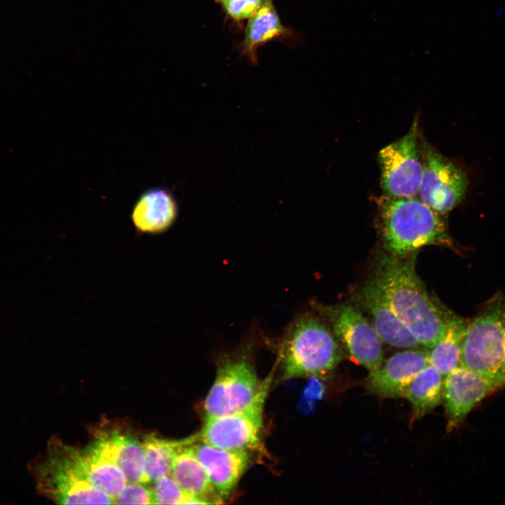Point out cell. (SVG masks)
Listing matches in <instances>:
<instances>
[{"instance_id":"obj_18","label":"cell","mask_w":505,"mask_h":505,"mask_svg":"<svg viewBox=\"0 0 505 505\" xmlns=\"http://www.w3.org/2000/svg\"><path fill=\"white\" fill-rule=\"evenodd\" d=\"M79 460L89 482L112 499L128 481L120 467L93 443L79 448Z\"/></svg>"},{"instance_id":"obj_17","label":"cell","mask_w":505,"mask_h":505,"mask_svg":"<svg viewBox=\"0 0 505 505\" xmlns=\"http://www.w3.org/2000/svg\"><path fill=\"white\" fill-rule=\"evenodd\" d=\"M177 213V203L173 195L163 188H155L140 197L131 217L138 231L156 234L167 230L174 222Z\"/></svg>"},{"instance_id":"obj_15","label":"cell","mask_w":505,"mask_h":505,"mask_svg":"<svg viewBox=\"0 0 505 505\" xmlns=\"http://www.w3.org/2000/svg\"><path fill=\"white\" fill-rule=\"evenodd\" d=\"M354 299L370 316L382 341L397 348H415L420 344L396 316L373 279L361 288Z\"/></svg>"},{"instance_id":"obj_23","label":"cell","mask_w":505,"mask_h":505,"mask_svg":"<svg viewBox=\"0 0 505 505\" xmlns=\"http://www.w3.org/2000/svg\"><path fill=\"white\" fill-rule=\"evenodd\" d=\"M151 488L154 504H211L202 497L191 494L183 490L168 475L153 482Z\"/></svg>"},{"instance_id":"obj_22","label":"cell","mask_w":505,"mask_h":505,"mask_svg":"<svg viewBox=\"0 0 505 505\" xmlns=\"http://www.w3.org/2000/svg\"><path fill=\"white\" fill-rule=\"evenodd\" d=\"M285 32L270 0H264L248 22L244 41L245 50L253 55L256 48Z\"/></svg>"},{"instance_id":"obj_2","label":"cell","mask_w":505,"mask_h":505,"mask_svg":"<svg viewBox=\"0 0 505 505\" xmlns=\"http://www.w3.org/2000/svg\"><path fill=\"white\" fill-rule=\"evenodd\" d=\"M386 249L408 256L424 246L453 248L441 214L418 198L382 196L376 200Z\"/></svg>"},{"instance_id":"obj_7","label":"cell","mask_w":505,"mask_h":505,"mask_svg":"<svg viewBox=\"0 0 505 505\" xmlns=\"http://www.w3.org/2000/svg\"><path fill=\"white\" fill-rule=\"evenodd\" d=\"M261 384L246 357L223 359L203 403L205 417L224 415L245 408L258 393Z\"/></svg>"},{"instance_id":"obj_26","label":"cell","mask_w":505,"mask_h":505,"mask_svg":"<svg viewBox=\"0 0 505 505\" xmlns=\"http://www.w3.org/2000/svg\"><path fill=\"white\" fill-rule=\"evenodd\" d=\"M220 1H224V0H220Z\"/></svg>"},{"instance_id":"obj_16","label":"cell","mask_w":505,"mask_h":505,"mask_svg":"<svg viewBox=\"0 0 505 505\" xmlns=\"http://www.w3.org/2000/svg\"><path fill=\"white\" fill-rule=\"evenodd\" d=\"M197 439L198 434L186 438L177 448L170 475L187 492L206 499L211 504L222 503L192 449L191 445Z\"/></svg>"},{"instance_id":"obj_5","label":"cell","mask_w":505,"mask_h":505,"mask_svg":"<svg viewBox=\"0 0 505 505\" xmlns=\"http://www.w3.org/2000/svg\"><path fill=\"white\" fill-rule=\"evenodd\" d=\"M461 365L498 389L505 386V297L498 293L486 302L466 329Z\"/></svg>"},{"instance_id":"obj_4","label":"cell","mask_w":505,"mask_h":505,"mask_svg":"<svg viewBox=\"0 0 505 505\" xmlns=\"http://www.w3.org/2000/svg\"><path fill=\"white\" fill-rule=\"evenodd\" d=\"M342 358V349L328 327L316 316L303 315L288 328L281 342V377L287 380L324 375Z\"/></svg>"},{"instance_id":"obj_3","label":"cell","mask_w":505,"mask_h":505,"mask_svg":"<svg viewBox=\"0 0 505 505\" xmlns=\"http://www.w3.org/2000/svg\"><path fill=\"white\" fill-rule=\"evenodd\" d=\"M39 494L58 504H111L113 499L88 480L79 448L52 437L45 452L28 464Z\"/></svg>"},{"instance_id":"obj_8","label":"cell","mask_w":505,"mask_h":505,"mask_svg":"<svg viewBox=\"0 0 505 505\" xmlns=\"http://www.w3.org/2000/svg\"><path fill=\"white\" fill-rule=\"evenodd\" d=\"M316 309L356 362L370 372L380 366L384 356L382 339L359 309L350 304L318 305Z\"/></svg>"},{"instance_id":"obj_1","label":"cell","mask_w":505,"mask_h":505,"mask_svg":"<svg viewBox=\"0 0 505 505\" xmlns=\"http://www.w3.org/2000/svg\"><path fill=\"white\" fill-rule=\"evenodd\" d=\"M415 260V252L406 259L383 253L373 280L419 343L431 348L443 335L450 312L433 302L416 272Z\"/></svg>"},{"instance_id":"obj_11","label":"cell","mask_w":505,"mask_h":505,"mask_svg":"<svg viewBox=\"0 0 505 505\" xmlns=\"http://www.w3.org/2000/svg\"><path fill=\"white\" fill-rule=\"evenodd\" d=\"M91 442L113 460L128 483L146 484L142 441L129 429L107 421L97 426Z\"/></svg>"},{"instance_id":"obj_25","label":"cell","mask_w":505,"mask_h":505,"mask_svg":"<svg viewBox=\"0 0 505 505\" xmlns=\"http://www.w3.org/2000/svg\"><path fill=\"white\" fill-rule=\"evenodd\" d=\"M263 0H224L222 1L227 13L236 20L252 15L261 6Z\"/></svg>"},{"instance_id":"obj_19","label":"cell","mask_w":505,"mask_h":505,"mask_svg":"<svg viewBox=\"0 0 505 505\" xmlns=\"http://www.w3.org/2000/svg\"><path fill=\"white\" fill-rule=\"evenodd\" d=\"M468 322L450 313L443 335L430 348L429 363L444 377L461 366V345Z\"/></svg>"},{"instance_id":"obj_24","label":"cell","mask_w":505,"mask_h":505,"mask_svg":"<svg viewBox=\"0 0 505 505\" xmlns=\"http://www.w3.org/2000/svg\"><path fill=\"white\" fill-rule=\"evenodd\" d=\"M116 504H154L151 488L144 483H127L123 490L113 499Z\"/></svg>"},{"instance_id":"obj_20","label":"cell","mask_w":505,"mask_h":505,"mask_svg":"<svg viewBox=\"0 0 505 505\" xmlns=\"http://www.w3.org/2000/svg\"><path fill=\"white\" fill-rule=\"evenodd\" d=\"M444 377L429 364L414 377L405 394L415 418L434 409L443 398Z\"/></svg>"},{"instance_id":"obj_21","label":"cell","mask_w":505,"mask_h":505,"mask_svg":"<svg viewBox=\"0 0 505 505\" xmlns=\"http://www.w3.org/2000/svg\"><path fill=\"white\" fill-rule=\"evenodd\" d=\"M184 439L174 440L147 434L142 440L146 483L170 475L173 457Z\"/></svg>"},{"instance_id":"obj_12","label":"cell","mask_w":505,"mask_h":505,"mask_svg":"<svg viewBox=\"0 0 505 505\" xmlns=\"http://www.w3.org/2000/svg\"><path fill=\"white\" fill-rule=\"evenodd\" d=\"M429 364L428 354L422 351L408 349L396 353L370 372L365 386L382 398L405 397L412 380Z\"/></svg>"},{"instance_id":"obj_14","label":"cell","mask_w":505,"mask_h":505,"mask_svg":"<svg viewBox=\"0 0 505 505\" xmlns=\"http://www.w3.org/2000/svg\"><path fill=\"white\" fill-rule=\"evenodd\" d=\"M191 446L221 499L228 497L249 465V452L222 449L201 441L198 438Z\"/></svg>"},{"instance_id":"obj_13","label":"cell","mask_w":505,"mask_h":505,"mask_svg":"<svg viewBox=\"0 0 505 505\" xmlns=\"http://www.w3.org/2000/svg\"><path fill=\"white\" fill-rule=\"evenodd\" d=\"M494 391L492 385L483 376L462 365L445 377L443 398L447 431L461 424L474 406Z\"/></svg>"},{"instance_id":"obj_9","label":"cell","mask_w":505,"mask_h":505,"mask_svg":"<svg viewBox=\"0 0 505 505\" xmlns=\"http://www.w3.org/2000/svg\"><path fill=\"white\" fill-rule=\"evenodd\" d=\"M378 159L382 187L387 196L407 198L418 194L424 165L418 147L417 123L405 135L382 149Z\"/></svg>"},{"instance_id":"obj_10","label":"cell","mask_w":505,"mask_h":505,"mask_svg":"<svg viewBox=\"0 0 505 505\" xmlns=\"http://www.w3.org/2000/svg\"><path fill=\"white\" fill-rule=\"evenodd\" d=\"M417 195L425 204L443 214L455 208L468 187L466 174L453 163L431 150L425 153Z\"/></svg>"},{"instance_id":"obj_6","label":"cell","mask_w":505,"mask_h":505,"mask_svg":"<svg viewBox=\"0 0 505 505\" xmlns=\"http://www.w3.org/2000/svg\"><path fill=\"white\" fill-rule=\"evenodd\" d=\"M271 379V374L262 382L258 393L245 408L224 415L205 417L198 433V440L226 450L249 452L257 448L263 429L264 401Z\"/></svg>"}]
</instances>
